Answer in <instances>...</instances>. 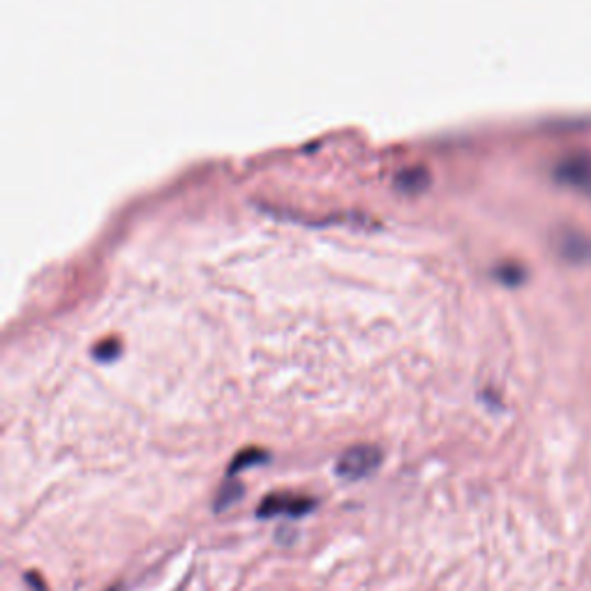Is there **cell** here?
Instances as JSON below:
<instances>
[{
  "mask_svg": "<svg viewBox=\"0 0 591 591\" xmlns=\"http://www.w3.org/2000/svg\"><path fill=\"white\" fill-rule=\"evenodd\" d=\"M383 462V450L377 444H356L337 458L335 473L345 481H363L372 476Z\"/></svg>",
  "mask_w": 591,
  "mask_h": 591,
  "instance_id": "6da1fadb",
  "label": "cell"
},
{
  "mask_svg": "<svg viewBox=\"0 0 591 591\" xmlns=\"http://www.w3.org/2000/svg\"><path fill=\"white\" fill-rule=\"evenodd\" d=\"M553 174L557 183L591 194V153L573 150L564 155Z\"/></svg>",
  "mask_w": 591,
  "mask_h": 591,
  "instance_id": "7a4b0ae2",
  "label": "cell"
},
{
  "mask_svg": "<svg viewBox=\"0 0 591 591\" xmlns=\"http://www.w3.org/2000/svg\"><path fill=\"white\" fill-rule=\"evenodd\" d=\"M314 506H316V502L312 497L289 494V492H272V494H266L264 502L257 506V517H261V520H270V517H278V515L303 517Z\"/></svg>",
  "mask_w": 591,
  "mask_h": 591,
  "instance_id": "3957f363",
  "label": "cell"
},
{
  "mask_svg": "<svg viewBox=\"0 0 591 591\" xmlns=\"http://www.w3.org/2000/svg\"><path fill=\"white\" fill-rule=\"evenodd\" d=\"M243 494H245L243 483L234 481V476H226V481L222 483V488H220V492L215 497V513L232 509L236 502H241Z\"/></svg>",
  "mask_w": 591,
  "mask_h": 591,
  "instance_id": "277c9868",
  "label": "cell"
},
{
  "mask_svg": "<svg viewBox=\"0 0 591 591\" xmlns=\"http://www.w3.org/2000/svg\"><path fill=\"white\" fill-rule=\"evenodd\" d=\"M268 462V453L261 450V448H245L241 450L238 456L232 460L230 469H226V476H236L249 467H257V465H264Z\"/></svg>",
  "mask_w": 591,
  "mask_h": 591,
  "instance_id": "5b68a950",
  "label": "cell"
},
{
  "mask_svg": "<svg viewBox=\"0 0 591 591\" xmlns=\"http://www.w3.org/2000/svg\"><path fill=\"white\" fill-rule=\"evenodd\" d=\"M561 253L576 261L589 259L591 257V241L584 236H578V234H568L561 243Z\"/></svg>",
  "mask_w": 591,
  "mask_h": 591,
  "instance_id": "8992f818",
  "label": "cell"
},
{
  "mask_svg": "<svg viewBox=\"0 0 591 591\" xmlns=\"http://www.w3.org/2000/svg\"><path fill=\"white\" fill-rule=\"evenodd\" d=\"M121 352V345H119V339H104L102 345L96 347V358L100 360H111V358H116Z\"/></svg>",
  "mask_w": 591,
  "mask_h": 591,
  "instance_id": "52a82bcc",
  "label": "cell"
},
{
  "mask_svg": "<svg viewBox=\"0 0 591 591\" xmlns=\"http://www.w3.org/2000/svg\"><path fill=\"white\" fill-rule=\"evenodd\" d=\"M499 278H502L506 285L515 287L522 282V278H525V272H522L520 266H504L502 270H499Z\"/></svg>",
  "mask_w": 591,
  "mask_h": 591,
  "instance_id": "ba28073f",
  "label": "cell"
},
{
  "mask_svg": "<svg viewBox=\"0 0 591 591\" xmlns=\"http://www.w3.org/2000/svg\"><path fill=\"white\" fill-rule=\"evenodd\" d=\"M26 582L31 584V589H33V591H47V584H44V582H42V578H40L37 573H33V571L26 576Z\"/></svg>",
  "mask_w": 591,
  "mask_h": 591,
  "instance_id": "9c48e42d",
  "label": "cell"
}]
</instances>
